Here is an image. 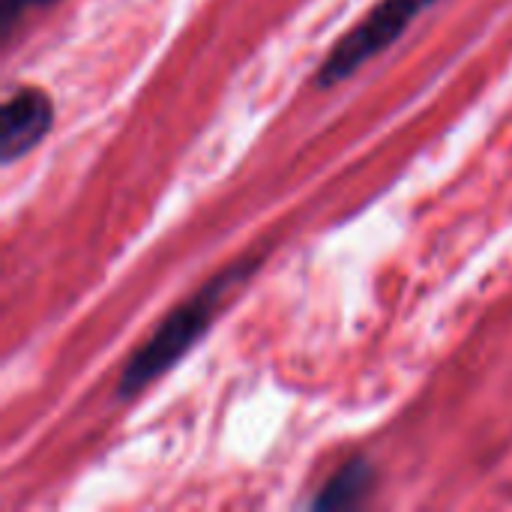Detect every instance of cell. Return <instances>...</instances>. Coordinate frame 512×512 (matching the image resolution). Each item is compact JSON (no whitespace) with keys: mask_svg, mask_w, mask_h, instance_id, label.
Returning a JSON list of instances; mask_svg holds the SVG:
<instances>
[{"mask_svg":"<svg viewBox=\"0 0 512 512\" xmlns=\"http://www.w3.org/2000/svg\"><path fill=\"white\" fill-rule=\"evenodd\" d=\"M264 255H246L222 267L213 279H207L186 303L168 312V318L153 330V336L126 360L120 381H117V396L132 399L144 393L153 381H159L165 372H171L213 327L216 315L252 273H258Z\"/></svg>","mask_w":512,"mask_h":512,"instance_id":"obj_1","label":"cell"},{"mask_svg":"<svg viewBox=\"0 0 512 512\" xmlns=\"http://www.w3.org/2000/svg\"><path fill=\"white\" fill-rule=\"evenodd\" d=\"M54 126L51 96L39 87H15L0 111V153L3 162L27 156Z\"/></svg>","mask_w":512,"mask_h":512,"instance_id":"obj_3","label":"cell"},{"mask_svg":"<svg viewBox=\"0 0 512 512\" xmlns=\"http://www.w3.org/2000/svg\"><path fill=\"white\" fill-rule=\"evenodd\" d=\"M375 486V468L369 459H351L345 462L312 498V510H348L363 504L372 495Z\"/></svg>","mask_w":512,"mask_h":512,"instance_id":"obj_4","label":"cell"},{"mask_svg":"<svg viewBox=\"0 0 512 512\" xmlns=\"http://www.w3.org/2000/svg\"><path fill=\"white\" fill-rule=\"evenodd\" d=\"M432 3H438V0H381L363 21H357L330 48L327 60L321 63V69L315 75V84L318 87H336V84L348 81L375 54L390 48L408 30V24L423 9H429Z\"/></svg>","mask_w":512,"mask_h":512,"instance_id":"obj_2","label":"cell"},{"mask_svg":"<svg viewBox=\"0 0 512 512\" xmlns=\"http://www.w3.org/2000/svg\"><path fill=\"white\" fill-rule=\"evenodd\" d=\"M51 3H57V0H0V33H3V39H9L15 33V24L30 9H42Z\"/></svg>","mask_w":512,"mask_h":512,"instance_id":"obj_5","label":"cell"}]
</instances>
